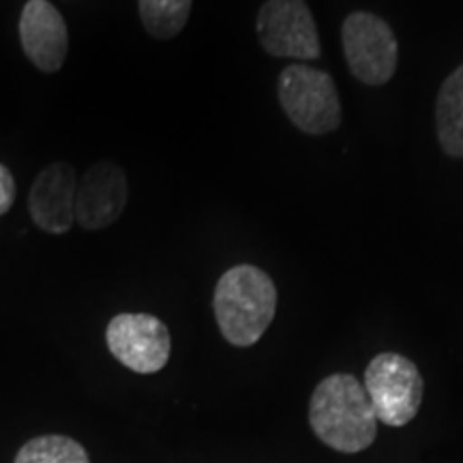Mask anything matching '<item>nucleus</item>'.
Returning <instances> with one entry per match:
<instances>
[{
  "label": "nucleus",
  "instance_id": "7ed1b4c3",
  "mask_svg": "<svg viewBox=\"0 0 463 463\" xmlns=\"http://www.w3.org/2000/svg\"><path fill=\"white\" fill-rule=\"evenodd\" d=\"M277 95L283 112L309 136L333 133L341 125L337 86L328 73L309 65H289L281 71Z\"/></svg>",
  "mask_w": 463,
  "mask_h": 463
},
{
  "label": "nucleus",
  "instance_id": "9b49d317",
  "mask_svg": "<svg viewBox=\"0 0 463 463\" xmlns=\"http://www.w3.org/2000/svg\"><path fill=\"white\" fill-rule=\"evenodd\" d=\"M439 146L450 157H463V65L444 80L436 101Z\"/></svg>",
  "mask_w": 463,
  "mask_h": 463
},
{
  "label": "nucleus",
  "instance_id": "1a4fd4ad",
  "mask_svg": "<svg viewBox=\"0 0 463 463\" xmlns=\"http://www.w3.org/2000/svg\"><path fill=\"white\" fill-rule=\"evenodd\" d=\"M22 50L34 67L54 73L65 65L69 31L50 0H28L20 15Z\"/></svg>",
  "mask_w": 463,
  "mask_h": 463
},
{
  "label": "nucleus",
  "instance_id": "f03ea898",
  "mask_svg": "<svg viewBox=\"0 0 463 463\" xmlns=\"http://www.w3.org/2000/svg\"><path fill=\"white\" fill-rule=\"evenodd\" d=\"M217 326L236 347L258 344L275 320L277 288L262 269L239 264L222 275L213 297Z\"/></svg>",
  "mask_w": 463,
  "mask_h": 463
},
{
  "label": "nucleus",
  "instance_id": "39448f33",
  "mask_svg": "<svg viewBox=\"0 0 463 463\" xmlns=\"http://www.w3.org/2000/svg\"><path fill=\"white\" fill-rule=\"evenodd\" d=\"M341 43L352 75L367 86H382L397 71L399 45L392 28L369 11H354L341 26Z\"/></svg>",
  "mask_w": 463,
  "mask_h": 463
},
{
  "label": "nucleus",
  "instance_id": "4468645a",
  "mask_svg": "<svg viewBox=\"0 0 463 463\" xmlns=\"http://www.w3.org/2000/svg\"><path fill=\"white\" fill-rule=\"evenodd\" d=\"M15 202V181L7 165L0 164V217L14 206Z\"/></svg>",
  "mask_w": 463,
  "mask_h": 463
},
{
  "label": "nucleus",
  "instance_id": "20e7f679",
  "mask_svg": "<svg viewBox=\"0 0 463 463\" xmlns=\"http://www.w3.org/2000/svg\"><path fill=\"white\" fill-rule=\"evenodd\" d=\"M364 391L380 422L405 427L419 414L425 382L419 367L397 352H382L364 369Z\"/></svg>",
  "mask_w": 463,
  "mask_h": 463
},
{
  "label": "nucleus",
  "instance_id": "423d86ee",
  "mask_svg": "<svg viewBox=\"0 0 463 463\" xmlns=\"http://www.w3.org/2000/svg\"><path fill=\"white\" fill-rule=\"evenodd\" d=\"M256 33L270 56L316 61L322 54L316 20L305 0H266L258 14Z\"/></svg>",
  "mask_w": 463,
  "mask_h": 463
},
{
  "label": "nucleus",
  "instance_id": "f8f14e48",
  "mask_svg": "<svg viewBox=\"0 0 463 463\" xmlns=\"http://www.w3.org/2000/svg\"><path fill=\"white\" fill-rule=\"evenodd\" d=\"M146 33L155 39H172L183 31L191 14V0H137Z\"/></svg>",
  "mask_w": 463,
  "mask_h": 463
},
{
  "label": "nucleus",
  "instance_id": "ddd939ff",
  "mask_svg": "<svg viewBox=\"0 0 463 463\" xmlns=\"http://www.w3.org/2000/svg\"><path fill=\"white\" fill-rule=\"evenodd\" d=\"M14 463H90L80 442L67 436H39L28 439Z\"/></svg>",
  "mask_w": 463,
  "mask_h": 463
},
{
  "label": "nucleus",
  "instance_id": "0eeeda50",
  "mask_svg": "<svg viewBox=\"0 0 463 463\" xmlns=\"http://www.w3.org/2000/svg\"><path fill=\"white\" fill-rule=\"evenodd\" d=\"M106 341L116 361L136 373H157L170 361V331L155 316L120 314L112 317Z\"/></svg>",
  "mask_w": 463,
  "mask_h": 463
},
{
  "label": "nucleus",
  "instance_id": "9d476101",
  "mask_svg": "<svg viewBox=\"0 0 463 463\" xmlns=\"http://www.w3.org/2000/svg\"><path fill=\"white\" fill-rule=\"evenodd\" d=\"M78 176L69 164H52L34 178L28 211L33 222L48 234H67L75 223Z\"/></svg>",
  "mask_w": 463,
  "mask_h": 463
},
{
  "label": "nucleus",
  "instance_id": "6e6552de",
  "mask_svg": "<svg viewBox=\"0 0 463 463\" xmlns=\"http://www.w3.org/2000/svg\"><path fill=\"white\" fill-rule=\"evenodd\" d=\"M129 200L123 167L99 161L84 174L75 194V222L84 230H101L118 222Z\"/></svg>",
  "mask_w": 463,
  "mask_h": 463
},
{
  "label": "nucleus",
  "instance_id": "f257e3e1",
  "mask_svg": "<svg viewBox=\"0 0 463 463\" xmlns=\"http://www.w3.org/2000/svg\"><path fill=\"white\" fill-rule=\"evenodd\" d=\"M309 425L316 438L344 455L367 450L378 436V416L356 375L333 373L309 399Z\"/></svg>",
  "mask_w": 463,
  "mask_h": 463
}]
</instances>
